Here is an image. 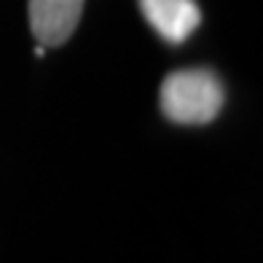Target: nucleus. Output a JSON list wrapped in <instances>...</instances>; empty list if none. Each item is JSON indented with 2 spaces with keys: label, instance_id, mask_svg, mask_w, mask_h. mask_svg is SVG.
<instances>
[{
  "label": "nucleus",
  "instance_id": "7ed1b4c3",
  "mask_svg": "<svg viewBox=\"0 0 263 263\" xmlns=\"http://www.w3.org/2000/svg\"><path fill=\"white\" fill-rule=\"evenodd\" d=\"M140 8L148 25L170 43H183L201 22L196 0H140Z\"/></svg>",
  "mask_w": 263,
  "mask_h": 263
},
{
  "label": "nucleus",
  "instance_id": "f03ea898",
  "mask_svg": "<svg viewBox=\"0 0 263 263\" xmlns=\"http://www.w3.org/2000/svg\"><path fill=\"white\" fill-rule=\"evenodd\" d=\"M83 0H30V27L46 49L67 43L81 22Z\"/></svg>",
  "mask_w": 263,
  "mask_h": 263
},
{
  "label": "nucleus",
  "instance_id": "f257e3e1",
  "mask_svg": "<svg viewBox=\"0 0 263 263\" xmlns=\"http://www.w3.org/2000/svg\"><path fill=\"white\" fill-rule=\"evenodd\" d=\"M223 102V83L210 70H177L161 83V110L175 124H210L220 113Z\"/></svg>",
  "mask_w": 263,
  "mask_h": 263
}]
</instances>
